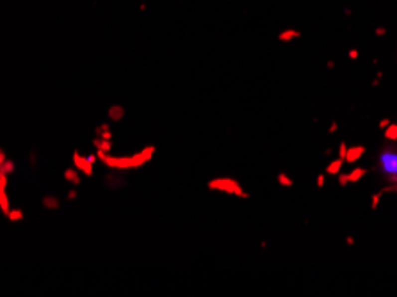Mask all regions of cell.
<instances>
[{"instance_id": "cell-2", "label": "cell", "mask_w": 397, "mask_h": 297, "mask_svg": "<svg viewBox=\"0 0 397 297\" xmlns=\"http://www.w3.org/2000/svg\"><path fill=\"white\" fill-rule=\"evenodd\" d=\"M364 153V148L358 146V148H351V150H347V155H346V160L347 162H353V160H356L360 155Z\"/></svg>"}, {"instance_id": "cell-8", "label": "cell", "mask_w": 397, "mask_h": 297, "mask_svg": "<svg viewBox=\"0 0 397 297\" xmlns=\"http://www.w3.org/2000/svg\"><path fill=\"white\" fill-rule=\"evenodd\" d=\"M322 184H324V178H322V176H319V182H317V185H319V187H322Z\"/></svg>"}, {"instance_id": "cell-3", "label": "cell", "mask_w": 397, "mask_h": 297, "mask_svg": "<svg viewBox=\"0 0 397 297\" xmlns=\"http://www.w3.org/2000/svg\"><path fill=\"white\" fill-rule=\"evenodd\" d=\"M364 173H365L364 169H356V171H355V173H351V175H349V176H342V182H346V180L356 182V180H358V178H360V176L364 175Z\"/></svg>"}, {"instance_id": "cell-4", "label": "cell", "mask_w": 397, "mask_h": 297, "mask_svg": "<svg viewBox=\"0 0 397 297\" xmlns=\"http://www.w3.org/2000/svg\"><path fill=\"white\" fill-rule=\"evenodd\" d=\"M340 166H342V160H335L333 164H331L330 168H328V173H331V175H335V173L339 171Z\"/></svg>"}, {"instance_id": "cell-7", "label": "cell", "mask_w": 397, "mask_h": 297, "mask_svg": "<svg viewBox=\"0 0 397 297\" xmlns=\"http://www.w3.org/2000/svg\"><path fill=\"white\" fill-rule=\"evenodd\" d=\"M346 155H347V148H346V144H340V157H342V159H346Z\"/></svg>"}, {"instance_id": "cell-6", "label": "cell", "mask_w": 397, "mask_h": 297, "mask_svg": "<svg viewBox=\"0 0 397 297\" xmlns=\"http://www.w3.org/2000/svg\"><path fill=\"white\" fill-rule=\"evenodd\" d=\"M280 184H283V185H292V180H288V178L285 175H280Z\"/></svg>"}, {"instance_id": "cell-5", "label": "cell", "mask_w": 397, "mask_h": 297, "mask_svg": "<svg viewBox=\"0 0 397 297\" xmlns=\"http://www.w3.org/2000/svg\"><path fill=\"white\" fill-rule=\"evenodd\" d=\"M387 137H390V139H397V126H396V125H392L389 130H387Z\"/></svg>"}, {"instance_id": "cell-1", "label": "cell", "mask_w": 397, "mask_h": 297, "mask_svg": "<svg viewBox=\"0 0 397 297\" xmlns=\"http://www.w3.org/2000/svg\"><path fill=\"white\" fill-rule=\"evenodd\" d=\"M381 166H383V171L387 175L397 176V153H394V151L381 153Z\"/></svg>"}]
</instances>
